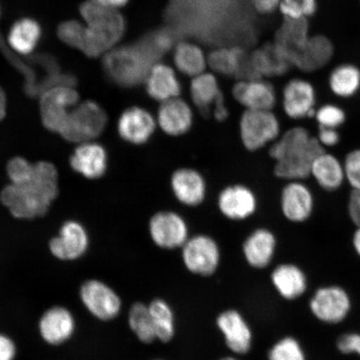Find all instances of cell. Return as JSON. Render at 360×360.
Masks as SVG:
<instances>
[{"mask_svg":"<svg viewBox=\"0 0 360 360\" xmlns=\"http://www.w3.org/2000/svg\"><path fill=\"white\" fill-rule=\"evenodd\" d=\"M58 195V172L52 164L39 162L29 180L11 184L0 195L3 204L16 218L32 219L47 212Z\"/></svg>","mask_w":360,"mask_h":360,"instance_id":"cell-1","label":"cell"},{"mask_svg":"<svg viewBox=\"0 0 360 360\" xmlns=\"http://www.w3.org/2000/svg\"><path fill=\"white\" fill-rule=\"evenodd\" d=\"M326 150L309 130L302 126L288 129L274 141L269 155L276 161L274 173L278 179L292 181L310 176L313 162Z\"/></svg>","mask_w":360,"mask_h":360,"instance_id":"cell-2","label":"cell"},{"mask_svg":"<svg viewBox=\"0 0 360 360\" xmlns=\"http://www.w3.org/2000/svg\"><path fill=\"white\" fill-rule=\"evenodd\" d=\"M84 26L82 44L79 51L90 57H97L111 51L125 31L122 15L115 8L103 6L96 0H89L80 7Z\"/></svg>","mask_w":360,"mask_h":360,"instance_id":"cell-3","label":"cell"},{"mask_svg":"<svg viewBox=\"0 0 360 360\" xmlns=\"http://www.w3.org/2000/svg\"><path fill=\"white\" fill-rule=\"evenodd\" d=\"M155 53L145 41L132 46L111 49L103 67L108 77L123 87H132L146 79Z\"/></svg>","mask_w":360,"mask_h":360,"instance_id":"cell-4","label":"cell"},{"mask_svg":"<svg viewBox=\"0 0 360 360\" xmlns=\"http://www.w3.org/2000/svg\"><path fill=\"white\" fill-rule=\"evenodd\" d=\"M243 146L255 152L280 138L281 124L272 110H246L240 121Z\"/></svg>","mask_w":360,"mask_h":360,"instance_id":"cell-5","label":"cell"},{"mask_svg":"<svg viewBox=\"0 0 360 360\" xmlns=\"http://www.w3.org/2000/svg\"><path fill=\"white\" fill-rule=\"evenodd\" d=\"M106 124L105 110L96 102L86 101L71 111L60 134L69 141H88L98 137Z\"/></svg>","mask_w":360,"mask_h":360,"instance_id":"cell-6","label":"cell"},{"mask_svg":"<svg viewBox=\"0 0 360 360\" xmlns=\"http://www.w3.org/2000/svg\"><path fill=\"white\" fill-rule=\"evenodd\" d=\"M78 101V93L73 86L60 85L44 92L40 96V111L45 127L60 134Z\"/></svg>","mask_w":360,"mask_h":360,"instance_id":"cell-7","label":"cell"},{"mask_svg":"<svg viewBox=\"0 0 360 360\" xmlns=\"http://www.w3.org/2000/svg\"><path fill=\"white\" fill-rule=\"evenodd\" d=\"M181 249L184 266L192 274L208 277L218 269L220 250L212 237L198 235L188 238Z\"/></svg>","mask_w":360,"mask_h":360,"instance_id":"cell-8","label":"cell"},{"mask_svg":"<svg viewBox=\"0 0 360 360\" xmlns=\"http://www.w3.org/2000/svg\"><path fill=\"white\" fill-rule=\"evenodd\" d=\"M79 296L84 307L100 321H112L118 316L122 308L118 294L101 281H85L80 287Z\"/></svg>","mask_w":360,"mask_h":360,"instance_id":"cell-9","label":"cell"},{"mask_svg":"<svg viewBox=\"0 0 360 360\" xmlns=\"http://www.w3.org/2000/svg\"><path fill=\"white\" fill-rule=\"evenodd\" d=\"M150 233L155 244L165 250L182 248L190 238L186 219L170 210L160 211L153 216Z\"/></svg>","mask_w":360,"mask_h":360,"instance_id":"cell-10","label":"cell"},{"mask_svg":"<svg viewBox=\"0 0 360 360\" xmlns=\"http://www.w3.org/2000/svg\"><path fill=\"white\" fill-rule=\"evenodd\" d=\"M281 206L283 215L289 221L295 224L307 221L315 207L311 188L303 180L288 181L281 192Z\"/></svg>","mask_w":360,"mask_h":360,"instance_id":"cell-11","label":"cell"},{"mask_svg":"<svg viewBox=\"0 0 360 360\" xmlns=\"http://www.w3.org/2000/svg\"><path fill=\"white\" fill-rule=\"evenodd\" d=\"M282 103L285 115L292 120L312 118L316 111V92L308 81L292 79L283 88Z\"/></svg>","mask_w":360,"mask_h":360,"instance_id":"cell-12","label":"cell"},{"mask_svg":"<svg viewBox=\"0 0 360 360\" xmlns=\"http://www.w3.org/2000/svg\"><path fill=\"white\" fill-rule=\"evenodd\" d=\"M216 323L224 335L225 344L233 353L245 354L252 347L253 335L243 315L236 309L220 313Z\"/></svg>","mask_w":360,"mask_h":360,"instance_id":"cell-13","label":"cell"},{"mask_svg":"<svg viewBox=\"0 0 360 360\" xmlns=\"http://www.w3.org/2000/svg\"><path fill=\"white\" fill-rule=\"evenodd\" d=\"M232 94L250 110H272L277 101L273 85L259 78L240 81L233 87Z\"/></svg>","mask_w":360,"mask_h":360,"instance_id":"cell-14","label":"cell"},{"mask_svg":"<svg viewBox=\"0 0 360 360\" xmlns=\"http://www.w3.org/2000/svg\"><path fill=\"white\" fill-rule=\"evenodd\" d=\"M257 198L249 187L233 184L219 193L218 207L229 219L244 220L250 218L257 209Z\"/></svg>","mask_w":360,"mask_h":360,"instance_id":"cell-15","label":"cell"},{"mask_svg":"<svg viewBox=\"0 0 360 360\" xmlns=\"http://www.w3.org/2000/svg\"><path fill=\"white\" fill-rule=\"evenodd\" d=\"M75 327L74 315L63 306H53L47 309L39 323L40 336L51 345L65 343L73 336Z\"/></svg>","mask_w":360,"mask_h":360,"instance_id":"cell-16","label":"cell"},{"mask_svg":"<svg viewBox=\"0 0 360 360\" xmlns=\"http://www.w3.org/2000/svg\"><path fill=\"white\" fill-rule=\"evenodd\" d=\"M157 124L165 134L172 137L181 136L192 128L193 114L191 106L181 98L163 103L158 110Z\"/></svg>","mask_w":360,"mask_h":360,"instance_id":"cell-17","label":"cell"},{"mask_svg":"<svg viewBox=\"0 0 360 360\" xmlns=\"http://www.w3.org/2000/svg\"><path fill=\"white\" fill-rule=\"evenodd\" d=\"M349 308V296L339 287L319 289L310 302V309L315 316L327 323L343 321Z\"/></svg>","mask_w":360,"mask_h":360,"instance_id":"cell-18","label":"cell"},{"mask_svg":"<svg viewBox=\"0 0 360 360\" xmlns=\"http://www.w3.org/2000/svg\"><path fill=\"white\" fill-rule=\"evenodd\" d=\"M170 187L182 205L196 207L205 201L207 184L202 175L195 169L180 168L171 175Z\"/></svg>","mask_w":360,"mask_h":360,"instance_id":"cell-19","label":"cell"},{"mask_svg":"<svg viewBox=\"0 0 360 360\" xmlns=\"http://www.w3.org/2000/svg\"><path fill=\"white\" fill-rule=\"evenodd\" d=\"M157 127V120L150 112L141 107H132L121 115L118 129L124 141L143 145L150 141Z\"/></svg>","mask_w":360,"mask_h":360,"instance_id":"cell-20","label":"cell"},{"mask_svg":"<svg viewBox=\"0 0 360 360\" xmlns=\"http://www.w3.org/2000/svg\"><path fill=\"white\" fill-rule=\"evenodd\" d=\"M88 245V235L82 225L69 221L63 225L60 236L53 238L49 249L58 259L75 260L86 252Z\"/></svg>","mask_w":360,"mask_h":360,"instance_id":"cell-21","label":"cell"},{"mask_svg":"<svg viewBox=\"0 0 360 360\" xmlns=\"http://www.w3.org/2000/svg\"><path fill=\"white\" fill-rule=\"evenodd\" d=\"M309 177H312L323 191H339L346 182L343 161L334 154L323 150L315 158Z\"/></svg>","mask_w":360,"mask_h":360,"instance_id":"cell-22","label":"cell"},{"mask_svg":"<svg viewBox=\"0 0 360 360\" xmlns=\"http://www.w3.org/2000/svg\"><path fill=\"white\" fill-rule=\"evenodd\" d=\"M276 246L274 233L268 229L259 228L247 237L243 245V254L251 267L264 269L271 263Z\"/></svg>","mask_w":360,"mask_h":360,"instance_id":"cell-23","label":"cell"},{"mask_svg":"<svg viewBox=\"0 0 360 360\" xmlns=\"http://www.w3.org/2000/svg\"><path fill=\"white\" fill-rule=\"evenodd\" d=\"M146 81L148 96L160 103L178 98L181 94V84L176 73L169 65H153Z\"/></svg>","mask_w":360,"mask_h":360,"instance_id":"cell-24","label":"cell"},{"mask_svg":"<svg viewBox=\"0 0 360 360\" xmlns=\"http://www.w3.org/2000/svg\"><path fill=\"white\" fill-rule=\"evenodd\" d=\"M334 56V45L326 36L315 35L296 53L292 65L305 72L316 71L325 67Z\"/></svg>","mask_w":360,"mask_h":360,"instance_id":"cell-25","label":"cell"},{"mask_svg":"<svg viewBox=\"0 0 360 360\" xmlns=\"http://www.w3.org/2000/svg\"><path fill=\"white\" fill-rule=\"evenodd\" d=\"M72 168L88 179H98L105 173L107 154L105 148L96 143H85L72 155Z\"/></svg>","mask_w":360,"mask_h":360,"instance_id":"cell-26","label":"cell"},{"mask_svg":"<svg viewBox=\"0 0 360 360\" xmlns=\"http://www.w3.org/2000/svg\"><path fill=\"white\" fill-rule=\"evenodd\" d=\"M309 38L307 20L285 19L278 31L276 44L292 65L296 53L303 49Z\"/></svg>","mask_w":360,"mask_h":360,"instance_id":"cell-27","label":"cell"},{"mask_svg":"<svg viewBox=\"0 0 360 360\" xmlns=\"http://www.w3.org/2000/svg\"><path fill=\"white\" fill-rule=\"evenodd\" d=\"M271 281L278 294L286 300L299 298L307 287L302 269L292 264L278 265L272 272Z\"/></svg>","mask_w":360,"mask_h":360,"instance_id":"cell-28","label":"cell"},{"mask_svg":"<svg viewBox=\"0 0 360 360\" xmlns=\"http://www.w3.org/2000/svg\"><path fill=\"white\" fill-rule=\"evenodd\" d=\"M250 64L258 78L261 75H283L292 66L289 58L276 44L256 51L251 58Z\"/></svg>","mask_w":360,"mask_h":360,"instance_id":"cell-29","label":"cell"},{"mask_svg":"<svg viewBox=\"0 0 360 360\" xmlns=\"http://www.w3.org/2000/svg\"><path fill=\"white\" fill-rule=\"evenodd\" d=\"M190 90L193 105L206 117L210 115L215 103L223 97L217 79L210 73H202L193 77Z\"/></svg>","mask_w":360,"mask_h":360,"instance_id":"cell-30","label":"cell"},{"mask_svg":"<svg viewBox=\"0 0 360 360\" xmlns=\"http://www.w3.org/2000/svg\"><path fill=\"white\" fill-rule=\"evenodd\" d=\"M208 64L216 73L223 75H243L250 79V62L245 60L244 53L238 49H219L210 53Z\"/></svg>","mask_w":360,"mask_h":360,"instance_id":"cell-31","label":"cell"},{"mask_svg":"<svg viewBox=\"0 0 360 360\" xmlns=\"http://www.w3.org/2000/svg\"><path fill=\"white\" fill-rule=\"evenodd\" d=\"M174 62L180 73L193 78L205 73L208 58L199 45L181 42L174 49Z\"/></svg>","mask_w":360,"mask_h":360,"instance_id":"cell-32","label":"cell"},{"mask_svg":"<svg viewBox=\"0 0 360 360\" xmlns=\"http://www.w3.org/2000/svg\"><path fill=\"white\" fill-rule=\"evenodd\" d=\"M41 37V28L37 22L30 19L17 21L8 34V43L17 53L28 55L32 53Z\"/></svg>","mask_w":360,"mask_h":360,"instance_id":"cell-33","label":"cell"},{"mask_svg":"<svg viewBox=\"0 0 360 360\" xmlns=\"http://www.w3.org/2000/svg\"><path fill=\"white\" fill-rule=\"evenodd\" d=\"M328 86L335 96L349 98L360 89V70L354 65L337 66L328 78Z\"/></svg>","mask_w":360,"mask_h":360,"instance_id":"cell-34","label":"cell"},{"mask_svg":"<svg viewBox=\"0 0 360 360\" xmlns=\"http://www.w3.org/2000/svg\"><path fill=\"white\" fill-rule=\"evenodd\" d=\"M156 339L164 343L172 340L175 334L174 314L170 305L162 299H155L148 304Z\"/></svg>","mask_w":360,"mask_h":360,"instance_id":"cell-35","label":"cell"},{"mask_svg":"<svg viewBox=\"0 0 360 360\" xmlns=\"http://www.w3.org/2000/svg\"><path fill=\"white\" fill-rule=\"evenodd\" d=\"M129 326L142 343L151 344L157 340L148 305L138 302L131 306L129 313Z\"/></svg>","mask_w":360,"mask_h":360,"instance_id":"cell-36","label":"cell"},{"mask_svg":"<svg viewBox=\"0 0 360 360\" xmlns=\"http://www.w3.org/2000/svg\"><path fill=\"white\" fill-rule=\"evenodd\" d=\"M269 360H305V355L298 341L286 337L272 346L268 354Z\"/></svg>","mask_w":360,"mask_h":360,"instance_id":"cell-37","label":"cell"},{"mask_svg":"<svg viewBox=\"0 0 360 360\" xmlns=\"http://www.w3.org/2000/svg\"><path fill=\"white\" fill-rule=\"evenodd\" d=\"M280 10L285 19L307 20L317 10V0H281Z\"/></svg>","mask_w":360,"mask_h":360,"instance_id":"cell-38","label":"cell"},{"mask_svg":"<svg viewBox=\"0 0 360 360\" xmlns=\"http://www.w3.org/2000/svg\"><path fill=\"white\" fill-rule=\"evenodd\" d=\"M319 128L339 129L346 122V112L339 105L326 103L315 111L314 116Z\"/></svg>","mask_w":360,"mask_h":360,"instance_id":"cell-39","label":"cell"},{"mask_svg":"<svg viewBox=\"0 0 360 360\" xmlns=\"http://www.w3.org/2000/svg\"><path fill=\"white\" fill-rule=\"evenodd\" d=\"M342 161L346 182L351 190L360 191V148L349 151Z\"/></svg>","mask_w":360,"mask_h":360,"instance_id":"cell-40","label":"cell"},{"mask_svg":"<svg viewBox=\"0 0 360 360\" xmlns=\"http://www.w3.org/2000/svg\"><path fill=\"white\" fill-rule=\"evenodd\" d=\"M34 168L28 160L17 157L8 162L7 172L13 184H21L32 177Z\"/></svg>","mask_w":360,"mask_h":360,"instance_id":"cell-41","label":"cell"},{"mask_svg":"<svg viewBox=\"0 0 360 360\" xmlns=\"http://www.w3.org/2000/svg\"><path fill=\"white\" fill-rule=\"evenodd\" d=\"M84 32V26L77 21H67L58 27V34L63 42L71 47L80 49Z\"/></svg>","mask_w":360,"mask_h":360,"instance_id":"cell-42","label":"cell"},{"mask_svg":"<svg viewBox=\"0 0 360 360\" xmlns=\"http://www.w3.org/2000/svg\"><path fill=\"white\" fill-rule=\"evenodd\" d=\"M316 138L325 150L326 148L336 147L341 139L339 130L330 128H319Z\"/></svg>","mask_w":360,"mask_h":360,"instance_id":"cell-43","label":"cell"},{"mask_svg":"<svg viewBox=\"0 0 360 360\" xmlns=\"http://www.w3.org/2000/svg\"><path fill=\"white\" fill-rule=\"evenodd\" d=\"M349 218L355 226H360V191L351 190L347 202Z\"/></svg>","mask_w":360,"mask_h":360,"instance_id":"cell-44","label":"cell"},{"mask_svg":"<svg viewBox=\"0 0 360 360\" xmlns=\"http://www.w3.org/2000/svg\"><path fill=\"white\" fill-rule=\"evenodd\" d=\"M338 348L345 354H360V335L351 334L341 336L338 340Z\"/></svg>","mask_w":360,"mask_h":360,"instance_id":"cell-45","label":"cell"},{"mask_svg":"<svg viewBox=\"0 0 360 360\" xmlns=\"http://www.w3.org/2000/svg\"><path fill=\"white\" fill-rule=\"evenodd\" d=\"M17 348L11 338L0 334V360H15Z\"/></svg>","mask_w":360,"mask_h":360,"instance_id":"cell-46","label":"cell"},{"mask_svg":"<svg viewBox=\"0 0 360 360\" xmlns=\"http://www.w3.org/2000/svg\"><path fill=\"white\" fill-rule=\"evenodd\" d=\"M249 2L256 11L269 15L280 8L281 0H249Z\"/></svg>","mask_w":360,"mask_h":360,"instance_id":"cell-47","label":"cell"},{"mask_svg":"<svg viewBox=\"0 0 360 360\" xmlns=\"http://www.w3.org/2000/svg\"><path fill=\"white\" fill-rule=\"evenodd\" d=\"M214 119L219 122H223L226 120L229 116V111L224 105V97L219 98L213 109Z\"/></svg>","mask_w":360,"mask_h":360,"instance_id":"cell-48","label":"cell"},{"mask_svg":"<svg viewBox=\"0 0 360 360\" xmlns=\"http://www.w3.org/2000/svg\"><path fill=\"white\" fill-rule=\"evenodd\" d=\"M97 2L101 3L103 6L117 8L123 7L128 3L129 0H96Z\"/></svg>","mask_w":360,"mask_h":360,"instance_id":"cell-49","label":"cell"},{"mask_svg":"<svg viewBox=\"0 0 360 360\" xmlns=\"http://www.w3.org/2000/svg\"><path fill=\"white\" fill-rule=\"evenodd\" d=\"M352 244L355 252L360 257V226L356 227L353 233Z\"/></svg>","mask_w":360,"mask_h":360,"instance_id":"cell-50","label":"cell"},{"mask_svg":"<svg viewBox=\"0 0 360 360\" xmlns=\"http://www.w3.org/2000/svg\"><path fill=\"white\" fill-rule=\"evenodd\" d=\"M6 114V94L0 88V121H1Z\"/></svg>","mask_w":360,"mask_h":360,"instance_id":"cell-51","label":"cell"},{"mask_svg":"<svg viewBox=\"0 0 360 360\" xmlns=\"http://www.w3.org/2000/svg\"><path fill=\"white\" fill-rule=\"evenodd\" d=\"M219 360H238V359L236 358H233V357H225V358H223Z\"/></svg>","mask_w":360,"mask_h":360,"instance_id":"cell-52","label":"cell"},{"mask_svg":"<svg viewBox=\"0 0 360 360\" xmlns=\"http://www.w3.org/2000/svg\"><path fill=\"white\" fill-rule=\"evenodd\" d=\"M4 47L3 42L1 41V38H0V48Z\"/></svg>","mask_w":360,"mask_h":360,"instance_id":"cell-53","label":"cell"}]
</instances>
